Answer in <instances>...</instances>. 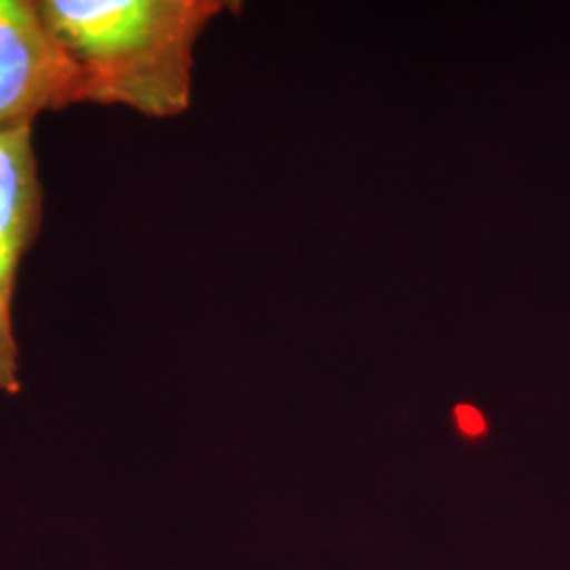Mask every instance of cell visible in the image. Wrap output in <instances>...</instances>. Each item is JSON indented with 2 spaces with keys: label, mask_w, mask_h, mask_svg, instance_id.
Wrapping results in <instances>:
<instances>
[{
  "label": "cell",
  "mask_w": 570,
  "mask_h": 570,
  "mask_svg": "<svg viewBox=\"0 0 570 570\" xmlns=\"http://www.w3.org/2000/svg\"><path fill=\"white\" fill-rule=\"evenodd\" d=\"M79 68L85 104L127 106L153 119L190 106L193 51L220 0H39Z\"/></svg>",
  "instance_id": "6da1fadb"
},
{
  "label": "cell",
  "mask_w": 570,
  "mask_h": 570,
  "mask_svg": "<svg viewBox=\"0 0 570 570\" xmlns=\"http://www.w3.org/2000/svg\"><path fill=\"white\" fill-rule=\"evenodd\" d=\"M85 104L79 68L37 2L0 0V134L32 129L42 112Z\"/></svg>",
  "instance_id": "7a4b0ae2"
},
{
  "label": "cell",
  "mask_w": 570,
  "mask_h": 570,
  "mask_svg": "<svg viewBox=\"0 0 570 570\" xmlns=\"http://www.w3.org/2000/svg\"><path fill=\"white\" fill-rule=\"evenodd\" d=\"M42 223V184L32 129L0 134V391H20L13 301L21 261Z\"/></svg>",
  "instance_id": "3957f363"
},
{
  "label": "cell",
  "mask_w": 570,
  "mask_h": 570,
  "mask_svg": "<svg viewBox=\"0 0 570 570\" xmlns=\"http://www.w3.org/2000/svg\"><path fill=\"white\" fill-rule=\"evenodd\" d=\"M459 423L468 433H482V429H484L482 416L475 410H471V407H461L459 410Z\"/></svg>",
  "instance_id": "277c9868"
}]
</instances>
